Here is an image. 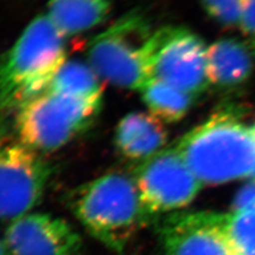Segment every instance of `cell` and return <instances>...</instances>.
<instances>
[{"label": "cell", "instance_id": "cell-4", "mask_svg": "<svg viewBox=\"0 0 255 255\" xmlns=\"http://www.w3.org/2000/svg\"><path fill=\"white\" fill-rule=\"evenodd\" d=\"M153 31L145 16L128 13L92 39L87 63L101 80L139 92L150 79L147 57Z\"/></svg>", "mask_w": 255, "mask_h": 255}, {"label": "cell", "instance_id": "cell-21", "mask_svg": "<svg viewBox=\"0 0 255 255\" xmlns=\"http://www.w3.org/2000/svg\"><path fill=\"white\" fill-rule=\"evenodd\" d=\"M250 179H251V180H255V166H254V169H253V171H252V173H251Z\"/></svg>", "mask_w": 255, "mask_h": 255}, {"label": "cell", "instance_id": "cell-3", "mask_svg": "<svg viewBox=\"0 0 255 255\" xmlns=\"http://www.w3.org/2000/svg\"><path fill=\"white\" fill-rule=\"evenodd\" d=\"M71 213L94 238L108 248L122 251L147 221L134 179L107 173L71 191Z\"/></svg>", "mask_w": 255, "mask_h": 255}, {"label": "cell", "instance_id": "cell-13", "mask_svg": "<svg viewBox=\"0 0 255 255\" xmlns=\"http://www.w3.org/2000/svg\"><path fill=\"white\" fill-rule=\"evenodd\" d=\"M110 10L109 0H49L46 15L66 38L100 25Z\"/></svg>", "mask_w": 255, "mask_h": 255}, {"label": "cell", "instance_id": "cell-20", "mask_svg": "<svg viewBox=\"0 0 255 255\" xmlns=\"http://www.w3.org/2000/svg\"><path fill=\"white\" fill-rule=\"evenodd\" d=\"M0 255H10L3 241H0Z\"/></svg>", "mask_w": 255, "mask_h": 255}, {"label": "cell", "instance_id": "cell-14", "mask_svg": "<svg viewBox=\"0 0 255 255\" xmlns=\"http://www.w3.org/2000/svg\"><path fill=\"white\" fill-rule=\"evenodd\" d=\"M46 92L84 103L98 112L102 107L101 79L89 63L67 60Z\"/></svg>", "mask_w": 255, "mask_h": 255}, {"label": "cell", "instance_id": "cell-19", "mask_svg": "<svg viewBox=\"0 0 255 255\" xmlns=\"http://www.w3.org/2000/svg\"><path fill=\"white\" fill-rule=\"evenodd\" d=\"M233 212L255 211V180H250L239 189L232 204Z\"/></svg>", "mask_w": 255, "mask_h": 255}, {"label": "cell", "instance_id": "cell-22", "mask_svg": "<svg viewBox=\"0 0 255 255\" xmlns=\"http://www.w3.org/2000/svg\"><path fill=\"white\" fill-rule=\"evenodd\" d=\"M251 129H252V132H253V134H254V136H255V124L251 127Z\"/></svg>", "mask_w": 255, "mask_h": 255}, {"label": "cell", "instance_id": "cell-2", "mask_svg": "<svg viewBox=\"0 0 255 255\" xmlns=\"http://www.w3.org/2000/svg\"><path fill=\"white\" fill-rule=\"evenodd\" d=\"M66 61L65 37L46 14L36 16L0 63V114L45 93Z\"/></svg>", "mask_w": 255, "mask_h": 255}, {"label": "cell", "instance_id": "cell-15", "mask_svg": "<svg viewBox=\"0 0 255 255\" xmlns=\"http://www.w3.org/2000/svg\"><path fill=\"white\" fill-rule=\"evenodd\" d=\"M139 93L149 113L163 124L180 122L195 99L189 94L156 79H149Z\"/></svg>", "mask_w": 255, "mask_h": 255}, {"label": "cell", "instance_id": "cell-9", "mask_svg": "<svg viewBox=\"0 0 255 255\" xmlns=\"http://www.w3.org/2000/svg\"><path fill=\"white\" fill-rule=\"evenodd\" d=\"M2 241L10 255H79L83 246L70 223L49 214H27L12 220Z\"/></svg>", "mask_w": 255, "mask_h": 255}, {"label": "cell", "instance_id": "cell-18", "mask_svg": "<svg viewBox=\"0 0 255 255\" xmlns=\"http://www.w3.org/2000/svg\"><path fill=\"white\" fill-rule=\"evenodd\" d=\"M239 28L255 52V0H244Z\"/></svg>", "mask_w": 255, "mask_h": 255}, {"label": "cell", "instance_id": "cell-11", "mask_svg": "<svg viewBox=\"0 0 255 255\" xmlns=\"http://www.w3.org/2000/svg\"><path fill=\"white\" fill-rule=\"evenodd\" d=\"M166 141L167 132L163 123L143 112L127 114L115 131L118 151L132 161H146L163 150Z\"/></svg>", "mask_w": 255, "mask_h": 255}, {"label": "cell", "instance_id": "cell-5", "mask_svg": "<svg viewBox=\"0 0 255 255\" xmlns=\"http://www.w3.org/2000/svg\"><path fill=\"white\" fill-rule=\"evenodd\" d=\"M52 174L43 154L0 123V221L29 214L41 202Z\"/></svg>", "mask_w": 255, "mask_h": 255}, {"label": "cell", "instance_id": "cell-10", "mask_svg": "<svg viewBox=\"0 0 255 255\" xmlns=\"http://www.w3.org/2000/svg\"><path fill=\"white\" fill-rule=\"evenodd\" d=\"M159 232L168 255H235L218 213L173 214Z\"/></svg>", "mask_w": 255, "mask_h": 255}, {"label": "cell", "instance_id": "cell-17", "mask_svg": "<svg viewBox=\"0 0 255 255\" xmlns=\"http://www.w3.org/2000/svg\"><path fill=\"white\" fill-rule=\"evenodd\" d=\"M206 13L220 25L234 28L241 23L244 0H200Z\"/></svg>", "mask_w": 255, "mask_h": 255}, {"label": "cell", "instance_id": "cell-1", "mask_svg": "<svg viewBox=\"0 0 255 255\" xmlns=\"http://www.w3.org/2000/svg\"><path fill=\"white\" fill-rule=\"evenodd\" d=\"M175 150L202 184L250 178L255 166V136L230 110L214 113L187 132Z\"/></svg>", "mask_w": 255, "mask_h": 255}, {"label": "cell", "instance_id": "cell-6", "mask_svg": "<svg viewBox=\"0 0 255 255\" xmlns=\"http://www.w3.org/2000/svg\"><path fill=\"white\" fill-rule=\"evenodd\" d=\"M98 113L84 103L45 92L15 112L13 130L23 143L43 154L67 145Z\"/></svg>", "mask_w": 255, "mask_h": 255}, {"label": "cell", "instance_id": "cell-8", "mask_svg": "<svg viewBox=\"0 0 255 255\" xmlns=\"http://www.w3.org/2000/svg\"><path fill=\"white\" fill-rule=\"evenodd\" d=\"M134 181L148 216L186 206L203 185L174 147L141 162Z\"/></svg>", "mask_w": 255, "mask_h": 255}, {"label": "cell", "instance_id": "cell-16", "mask_svg": "<svg viewBox=\"0 0 255 255\" xmlns=\"http://www.w3.org/2000/svg\"><path fill=\"white\" fill-rule=\"evenodd\" d=\"M221 225L235 255H255V211L221 214Z\"/></svg>", "mask_w": 255, "mask_h": 255}, {"label": "cell", "instance_id": "cell-7", "mask_svg": "<svg viewBox=\"0 0 255 255\" xmlns=\"http://www.w3.org/2000/svg\"><path fill=\"white\" fill-rule=\"evenodd\" d=\"M206 48L202 38L185 27L167 26L154 30L148 44L149 78L196 97L210 86Z\"/></svg>", "mask_w": 255, "mask_h": 255}, {"label": "cell", "instance_id": "cell-12", "mask_svg": "<svg viewBox=\"0 0 255 255\" xmlns=\"http://www.w3.org/2000/svg\"><path fill=\"white\" fill-rule=\"evenodd\" d=\"M252 48L235 38H222L206 48L210 85L230 89L242 85L253 73Z\"/></svg>", "mask_w": 255, "mask_h": 255}]
</instances>
